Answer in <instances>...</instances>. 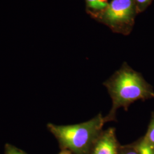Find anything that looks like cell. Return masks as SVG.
Masks as SVG:
<instances>
[{
  "label": "cell",
  "mask_w": 154,
  "mask_h": 154,
  "mask_svg": "<svg viewBox=\"0 0 154 154\" xmlns=\"http://www.w3.org/2000/svg\"><path fill=\"white\" fill-rule=\"evenodd\" d=\"M120 147L116 129L110 127L101 132L89 154H119Z\"/></svg>",
  "instance_id": "obj_4"
},
{
  "label": "cell",
  "mask_w": 154,
  "mask_h": 154,
  "mask_svg": "<svg viewBox=\"0 0 154 154\" xmlns=\"http://www.w3.org/2000/svg\"><path fill=\"white\" fill-rule=\"evenodd\" d=\"M151 0H135L136 5L137 7L142 8L144 6L147 5Z\"/></svg>",
  "instance_id": "obj_10"
},
{
  "label": "cell",
  "mask_w": 154,
  "mask_h": 154,
  "mask_svg": "<svg viewBox=\"0 0 154 154\" xmlns=\"http://www.w3.org/2000/svg\"><path fill=\"white\" fill-rule=\"evenodd\" d=\"M59 154H72V152L67 149H61V151Z\"/></svg>",
  "instance_id": "obj_11"
},
{
  "label": "cell",
  "mask_w": 154,
  "mask_h": 154,
  "mask_svg": "<svg viewBox=\"0 0 154 154\" xmlns=\"http://www.w3.org/2000/svg\"><path fill=\"white\" fill-rule=\"evenodd\" d=\"M134 146L139 154H154V146L146 142L143 139Z\"/></svg>",
  "instance_id": "obj_6"
},
{
  "label": "cell",
  "mask_w": 154,
  "mask_h": 154,
  "mask_svg": "<svg viewBox=\"0 0 154 154\" xmlns=\"http://www.w3.org/2000/svg\"><path fill=\"white\" fill-rule=\"evenodd\" d=\"M106 123L105 116L99 113L81 123L67 126L48 123L47 128L57 140L61 149L69 150L72 154H89Z\"/></svg>",
  "instance_id": "obj_2"
},
{
  "label": "cell",
  "mask_w": 154,
  "mask_h": 154,
  "mask_svg": "<svg viewBox=\"0 0 154 154\" xmlns=\"http://www.w3.org/2000/svg\"><path fill=\"white\" fill-rule=\"evenodd\" d=\"M143 139L146 142L154 146V116L149 125L146 135Z\"/></svg>",
  "instance_id": "obj_7"
},
{
  "label": "cell",
  "mask_w": 154,
  "mask_h": 154,
  "mask_svg": "<svg viewBox=\"0 0 154 154\" xmlns=\"http://www.w3.org/2000/svg\"><path fill=\"white\" fill-rule=\"evenodd\" d=\"M5 154H28L21 149H18L11 144H6Z\"/></svg>",
  "instance_id": "obj_8"
},
{
  "label": "cell",
  "mask_w": 154,
  "mask_h": 154,
  "mask_svg": "<svg viewBox=\"0 0 154 154\" xmlns=\"http://www.w3.org/2000/svg\"><path fill=\"white\" fill-rule=\"evenodd\" d=\"M88 8L95 11H104L109 5L108 0H86Z\"/></svg>",
  "instance_id": "obj_5"
},
{
  "label": "cell",
  "mask_w": 154,
  "mask_h": 154,
  "mask_svg": "<svg viewBox=\"0 0 154 154\" xmlns=\"http://www.w3.org/2000/svg\"><path fill=\"white\" fill-rule=\"evenodd\" d=\"M135 0H112L102 11L103 21L116 30H122L132 22L136 11Z\"/></svg>",
  "instance_id": "obj_3"
},
{
  "label": "cell",
  "mask_w": 154,
  "mask_h": 154,
  "mask_svg": "<svg viewBox=\"0 0 154 154\" xmlns=\"http://www.w3.org/2000/svg\"><path fill=\"white\" fill-rule=\"evenodd\" d=\"M119 154H139L134 146H126L120 147Z\"/></svg>",
  "instance_id": "obj_9"
},
{
  "label": "cell",
  "mask_w": 154,
  "mask_h": 154,
  "mask_svg": "<svg viewBox=\"0 0 154 154\" xmlns=\"http://www.w3.org/2000/svg\"><path fill=\"white\" fill-rule=\"evenodd\" d=\"M103 85L112 100V107L105 116L106 123L116 120L119 109L127 111L134 102L154 97L142 77L126 64L103 83Z\"/></svg>",
  "instance_id": "obj_1"
}]
</instances>
